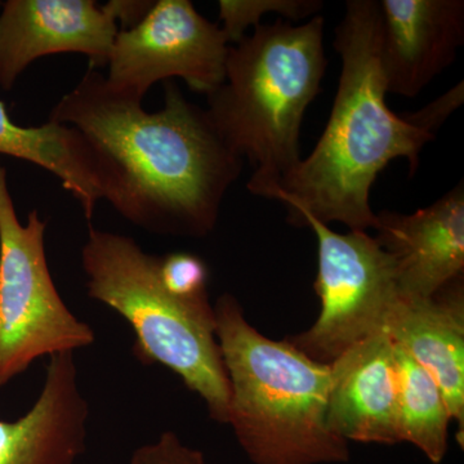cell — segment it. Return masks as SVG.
<instances>
[{
    "label": "cell",
    "instance_id": "5",
    "mask_svg": "<svg viewBox=\"0 0 464 464\" xmlns=\"http://www.w3.org/2000/svg\"><path fill=\"white\" fill-rule=\"evenodd\" d=\"M88 297L124 317L134 332V357L163 365L206 401L210 418L228 422L230 384L209 299L176 297L159 280L157 256L125 235L90 226L82 248Z\"/></svg>",
    "mask_w": 464,
    "mask_h": 464
},
{
    "label": "cell",
    "instance_id": "19",
    "mask_svg": "<svg viewBox=\"0 0 464 464\" xmlns=\"http://www.w3.org/2000/svg\"><path fill=\"white\" fill-rule=\"evenodd\" d=\"M130 464H207V460L200 450L186 447L176 433L166 431L154 444L137 449Z\"/></svg>",
    "mask_w": 464,
    "mask_h": 464
},
{
    "label": "cell",
    "instance_id": "7",
    "mask_svg": "<svg viewBox=\"0 0 464 464\" xmlns=\"http://www.w3.org/2000/svg\"><path fill=\"white\" fill-rule=\"evenodd\" d=\"M293 226H308L317 239L319 270L314 289L322 311L308 331L285 338L314 362L332 364L351 347L384 331L400 295L395 265L365 231L338 234L310 215Z\"/></svg>",
    "mask_w": 464,
    "mask_h": 464
},
{
    "label": "cell",
    "instance_id": "16",
    "mask_svg": "<svg viewBox=\"0 0 464 464\" xmlns=\"http://www.w3.org/2000/svg\"><path fill=\"white\" fill-rule=\"evenodd\" d=\"M393 356L399 441L414 445L430 462L440 464L448 451L449 424L453 420L444 395L431 374L395 343Z\"/></svg>",
    "mask_w": 464,
    "mask_h": 464
},
{
    "label": "cell",
    "instance_id": "1",
    "mask_svg": "<svg viewBox=\"0 0 464 464\" xmlns=\"http://www.w3.org/2000/svg\"><path fill=\"white\" fill-rule=\"evenodd\" d=\"M164 106L119 93L99 70L52 109L48 121L72 125L99 159L103 199L130 224L167 237H203L215 230L243 159L217 132L206 109L164 82Z\"/></svg>",
    "mask_w": 464,
    "mask_h": 464
},
{
    "label": "cell",
    "instance_id": "12",
    "mask_svg": "<svg viewBox=\"0 0 464 464\" xmlns=\"http://www.w3.org/2000/svg\"><path fill=\"white\" fill-rule=\"evenodd\" d=\"M331 366L329 430L347 442L399 444L398 378L387 333L359 342Z\"/></svg>",
    "mask_w": 464,
    "mask_h": 464
},
{
    "label": "cell",
    "instance_id": "14",
    "mask_svg": "<svg viewBox=\"0 0 464 464\" xmlns=\"http://www.w3.org/2000/svg\"><path fill=\"white\" fill-rule=\"evenodd\" d=\"M384 332L396 346L431 374L463 440V276L430 298H406L400 295L387 315Z\"/></svg>",
    "mask_w": 464,
    "mask_h": 464
},
{
    "label": "cell",
    "instance_id": "20",
    "mask_svg": "<svg viewBox=\"0 0 464 464\" xmlns=\"http://www.w3.org/2000/svg\"><path fill=\"white\" fill-rule=\"evenodd\" d=\"M464 101L463 81L456 87L451 88L447 93L432 101L426 108L418 110L405 115L406 121H411L427 132L436 134L442 124L447 121L449 116L462 106Z\"/></svg>",
    "mask_w": 464,
    "mask_h": 464
},
{
    "label": "cell",
    "instance_id": "8",
    "mask_svg": "<svg viewBox=\"0 0 464 464\" xmlns=\"http://www.w3.org/2000/svg\"><path fill=\"white\" fill-rule=\"evenodd\" d=\"M228 50L221 26L201 16L190 0H159L136 26L118 33L105 79L140 101L152 85L173 78L208 96L224 83Z\"/></svg>",
    "mask_w": 464,
    "mask_h": 464
},
{
    "label": "cell",
    "instance_id": "10",
    "mask_svg": "<svg viewBox=\"0 0 464 464\" xmlns=\"http://www.w3.org/2000/svg\"><path fill=\"white\" fill-rule=\"evenodd\" d=\"M463 182L411 215L378 213L375 240L395 265L400 295L430 298L464 271Z\"/></svg>",
    "mask_w": 464,
    "mask_h": 464
},
{
    "label": "cell",
    "instance_id": "17",
    "mask_svg": "<svg viewBox=\"0 0 464 464\" xmlns=\"http://www.w3.org/2000/svg\"><path fill=\"white\" fill-rule=\"evenodd\" d=\"M322 0H219L221 30L228 44H237L246 38V30L261 24L266 14H276L288 21H301L319 16Z\"/></svg>",
    "mask_w": 464,
    "mask_h": 464
},
{
    "label": "cell",
    "instance_id": "13",
    "mask_svg": "<svg viewBox=\"0 0 464 464\" xmlns=\"http://www.w3.org/2000/svg\"><path fill=\"white\" fill-rule=\"evenodd\" d=\"M88 420L74 353L51 356L35 404L16 420H0V464H75Z\"/></svg>",
    "mask_w": 464,
    "mask_h": 464
},
{
    "label": "cell",
    "instance_id": "11",
    "mask_svg": "<svg viewBox=\"0 0 464 464\" xmlns=\"http://www.w3.org/2000/svg\"><path fill=\"white\" fill-rule=\"evenodd\" d=\"M382 66L387 91L417 96L457 58L463 0H381Z\"/></svg>",
    "mask_w": 464,
    "mask_h": 464
},
{
    "label": "cell",
    "instance_id": "15",
    "mask_svg": "<svg viewBox=\"0 0 464 464\" xmlns=\"http://www.w3.org/2000/svg\"><path fill=\"white\" fill-rule=\"evenodd\" d=\"M0 154L29 161L56 176L91 224L103 199L102 177L99 159L78 130L53 121L23 127L14 123L0 100Z\"/></svg>",
    "mask_w": 464,
    "mask_h": 464
},
{
    "label": "cell",
    "instance_id": "2",
    "mask_svg": "<svg viewBox=\"0 0 464 464\" xmlns=\"http://www.w3.org/2000/svg\"><path fill=\"white\" fill-rule=\"evenodd\" d=\"M333 47L342 72L328 124L274 200L288 206L292 225L310 215L325 225L341 222L350 231L375 230L371 190L378 174L399 158L417 172L420 152L435 134L387 106L380 2L348 0Z\"/></svg>",
    "mask_w": 464,
    "mask_h": 464
},
{
    "label": "cell",
    "instance_id": "3",
    "mask_svg": "<svg viewBox=\"0 0 464 464\" xmlns=\"http://www.w3.org/2000/svg\"><path fill=\"white\" fill-rule=\"evenodd\" d=\"M323 16L293 25L277 17L230 45L225 81L208 94L217 132L253 168L248 190L274 199L301 163L299 133L328 66Z\"/></svg>",
    "mask_w": 464,
    "mask_h": 464
},
{
    "label": "cell",
    "instance_id": "9",
    "mask_svg": "<svg viewBox=\"0 0 464 464\" xmlns=\"http://www.w3.org/2000/svg\"><path fill=\"white\" fill-rule=\"evenodd\" d=\"M0 14V88H14L34 61L82 53L90 69L108 65L119 25L109 3L94 0H8Z\"/></svg>",
    "mask_w": 464,
    "mask_h": 464
},
{
    "label": "cell",
    "instance_id": "21",
    "mask_svg": "<svg viewBox=\"0 0 464 464\" xmlns=\"http://www.w3.org/2000/svg\"><path fill=\"white\" fill-rule=\"evenodd\" d=\"M154 2L140 0H111L109 2L112 14L119 25V32L136 26L148 14Z\"/></svg>",
    "mask_w": 464,
    "mask_h": 464
},
{
    "label": "cell",
    "instance_id": "6",
    "mask_svg": "<svg viewBox=\"0 0 464 464\" xmlns=\"http://www.w3.org/2000/svg\"><path fill=\"white\" fill-rule=\"evenodd\" d=\"M38 210L18 218L0 164V389L44 356L72 353L96 341L69 310L53 282Z\"/></svg>",
    "mask_w": 464,
    "mask_h": 464
},
{
    "label": "cell",
    "instance_id": "22",
    "mask_svg": "<svg viewBox=\"0 0 464 464\" xmlns=\"http://www.w3.org/2000/svg\"><path fill=\"white\" fill-rule=\"evenodd\" d=\"M0 5H2V3H0Z\"/></svg>",
    "mask_w": 464,
    "mask_h": 464
},
{
    "label": "cell",
    "instance_id": "4",
    "mask_svg": "<svg viewBox=\"0 0 464 464\" xmlns=\"http://www.w3.org/2000/svg\"><path fill=\"white\" fill-rule=\"evenodd\" d=\"M224 357L228 422L255 464H326L350 459V448L329 430L331 364L314 362L288 341L250 325L234 295L215 304Z\"/></svg>",
    "mask_w": 464,
    "mask_h": 464
},
{
    "label": "cell",
    "instance_id": "18",
    "mask_svg": "<svg viewBox=\"0 0 464 464\" xmlns=\"http://www.w3.org/2000/svg\"><path fill=\"white\" fill-rule=\"evenodd\" d=\"M159 280L176 297L204 301L208 295L209 271L203 258L190 252H173L158 257Z\"/></svg>",
    "mask_w": 464,
    "mask_h": 464
}]
</instances>
